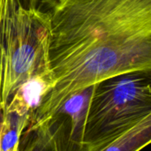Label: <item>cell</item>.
Segmentation results:
<instances>
[{"label":"cell","instance_id":"3957f363","mask_svg":"<svg viewBox=\"0 0 151 151\" xmlns=\"http://www.w3.org/2000/svg\"><path fill=\"white\" fill-rule=\"evenodd\" d=\"M151 71L131 72L94 86L84 132V151L126 133L151 115Z\"/></svg>","mask_w":151,"mask_h":151},{"label":"cell","instance_id":"6da1fadb","mask_svg":"<svg viewBox=\"0 0 151 151\" xmlns=\"http://www.w3.org/2000/svg\"><path fill=\"white\" fill-rule=\"evenodd\" d=\"M55 79L31 124L68 97L106 79L151 71V0H42Z\"/></svg>","mask_w":151,"mask_h":151},{"label":"cell","instance_id":"9c48e42d","mask_svg":"<svg viewBox=\"0 0 151 151\" xmlns=\"http://www.w3.org/2000/svg\"><path fill=\"white\" fill-rule=\"evenodd\" d=\"M42 0H27V5L31 7H38Z\"/></svg>","mask_w":151,"mask_h":151},{"label":"cell","instance_id":"277c9868","mask_svg":"<svg viewBox=\"0 0 151 151\" xmlns=\"http://www.w3.org/2000/svg\"><path fill=\"white\" fill-rule=\"evenodd\" d=\"M94 86L68 97L43 122L58 151H84L85 125Z\"/></svg>","mask_w":151,"mask_h":151},{"label":"cell","instance_id":"52a82bcc","mask_svg":"<svg viewBox=\"0 0 151 151\" xmlns=\"http://www.w3.org/2000/svg\"><path fill=\"white\" fill-rule=\"evenodd\" d=\"M30 120L9 111H0V151H15L19 147L22 133Z\"/></svg>","mask_w":151,"mask_h":151},{"label":"cell","instance_id":"5b68a950","mask_svg":"<svg viewBox=\"0 0 151 151\" xmlns=\"http://www.w3.org/2000/svg\"><path fill=\"white\" fill-rule=\"evenodd\" d=\"M54 84L52 72L27 80L17 88L4 110L27 118L31 123L43 97L51 90Z\"/></svg>","mask_w":151,"mask_h":151},{"label":"cell","instance_id":"8992f818","mask_svg":"<svg viewBox=\"0 0 151 151\" xmlns=\"http://www.w3.org/2000/svg\"><path fill=\"white\" fill-rule=\"evenodd\" d=\"M151 142V115L121 135L86 151H140Z\"/></svg>","mask_w":151,"mask_h":151},{"label":"cell","instance_id":"7a4b0ae2","mask_svg":"<svg viewBox=\"0 0 151 151\" xmlns=\"http://www.w3.org/2000/svg\"><path fill=\"white\" fill-rule=\"evenodd\" d=\"M46 12L23 0H0V111L27 80L51 72Z\"/></svg>","mask_w":151,"mask_h":151},{"label":"cell","instance_id":"ba28073f","mask_svg":"<svg viewBox=\"0 0 151 151\" xmlns=\"http://www.w3.org/2000/svg\"><path fill=\"white\" fill-rule=\"evenodd\" d=\"M20 151H58L45 123L28 126L19 140Z\"/></svg>","mask_w":151,"mask_h":151}]
</instances>
